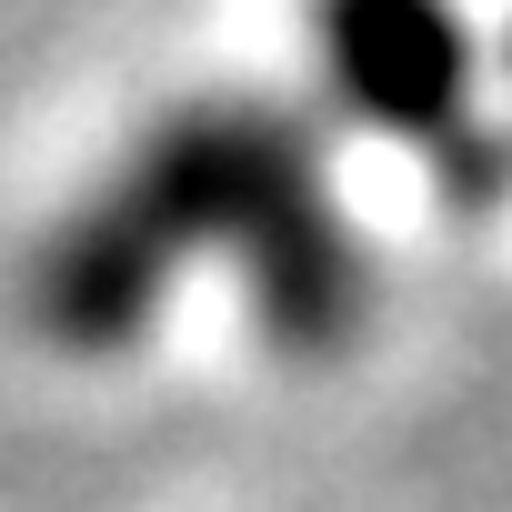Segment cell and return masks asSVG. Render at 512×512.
<instances>
[{
    "mask_svg": "<svg viewBox=\"0 0 512 512\" xmlns=\"http://www.w3.org/2000/svg\"><path fill=\"white\" fill-rule=\"evenodd\" d=\"M312 51L332 101L402 141L452 211H492L512 191V141L472 111V41L452 0H312Z\"/></svg>",
    "mask_w": 512,
    "mask_h": 512,
    "instance_id": "cell-2",
    "label": "cell"
},
{
    "mask_svg": "<svg viewBox=\"0 0 512 512\" xmlns=\"http://www.w3.org/2000/svg\"><path fill=\"white\" fill-rule=\"evenodd\" d=\"M151 231L171 241V262L191 251H231L251 322H262L292 362H332L362 332V241L332 211L322 181V141L272 111V101H181L171 121H151L131 141V161L111 171Z\"/></svg>",
    "mask_w": 512,
    "mask_h": 512,
    "instance_id": "cell-1",
    "label": "cell"
}]
</instances>
